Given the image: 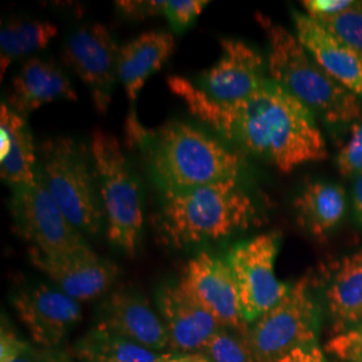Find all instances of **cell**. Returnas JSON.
<instances>
[{
  "label": "cell",
  "instance_id": "obj_34",
  "mask_svg": "<svg viewBox=\"0 0 362 362\" xmlns=\"http://www.w3.org/2000/svg\"><path fill=\"white\" fill-rule=\"evenodd\" d=\"M351 206H353V215L358 226L362 227V173H360L353 187V194H351Z\"/></svg>",
  "mask_w": 362,
  "mask_h": 362
},
{
  "label": "cell",
  "instance_id": "obj_2",
  "mask_svg": "<svg viewBox=\"0 0 362 362\" xmlns=\"http://www.w3.org/2000/svg\"><path fill=\"white\" fill-rule=\"evenodd\" d=\"M128 134L143 148L163 194L240 179L245 165L240 153L191 124L170 121L158 129L146 130L134 116L128 121Z\"/></svg>",
  "mask_w": 362,
  "mask_h": 362
},
{
  "label": "cell",
  "instance_id": "obj_37",
  "mask_svg": "<svg viewBox=\"0 0 362 362\" xmlns=\"http://www.w3.org/2000/svg\"><path fill=\"white\" fill-rule=\"evenodd\" d=\"M43 362H74L65 351L57 349H46Z\"/></svg>",
  "mask_w": 362,
  "mask_h": 362
},
{
  "label": "cell",
  "instance_id": "obj_9",
  "mask_svg": "<svg viewBox=\"0 0 362 362\" xmlns=\"http://www.w3.org/2000/svg\"><path fill=\"white\" fill-rule=\"evenodd\" d=\"M279 246L281 233L272 231L236 243L226 255L233 270L242 315L247 325L254 324L272 310L291 287L275 275Z\"/></svg>",
  "mask_w": 362,
  "mask_h": 362
},
{
  "label": "cell",
  "instance_id": "obj_32",
  "mask_svg": "<svg viewBox=\"0 0 362 362\" xmlns=\"http://www.w3.org/2000/svg\"><path fill=\"white\" fill-rule=\"evenodd\" d=\"M31 344L22 339L11 327L1 325L0 332V362L13 361L15 357L22 354Z\"/></svg>",
  "mask_w": 362,
  "mask_h": 362
},
{
  "label": "cell",
  "instance_id": "obj_6",
  "mask_svg": "<svg viewBox=\"0 0 362 362\" xmlns=\"http://www.w3.org/2000/svg\"><path fill=\"white\" fill-rule=\"evenodd\" d=\"M90 152L104 209L109 242L133 258L139 250L144 227L141 185L113 134L93 132Z\"/></svg>",
  "mask_w": 362,
  "mask_h": 362
},
{
  "label": "cell",
  "instance_id": "obj_26",
  "mask_svg": "<svg viewBox=\"0 0 362 362\" xmlns=\"http://www.w3.org/2000/svg\"><path fill=\"white\" fill-rule=\"evenodd\" d=\"M317 22L362 57V1H356L344 13Z\"/></svg>",
  "mask_w": 362,
  "mask_h": 362
},
{
  "label": "cell",
  "instance_id": "obj_21",
  "mask_svg": "<svg viewBox=\"0 0 362 362\" xmlns=\"http://www.w3.org/2000/svg\"><path fill=\"white\" fill-rule=\"evenodd\" d=\"M38 153L26 117L0 106V176L11 188L37 179Z\"/></svg>",
  "mask_w": 362,
  "mask_h": 362
},
{
  "label": "cell",
  "instance_id": "obj_28",
  "mask_svg": "<svg viewBox=\"0 0 362 362\" xmlns=\"http://www.w3.org/2000/svg\"><path fill=\"white\" fill-rule=\"evenodd\" d=\"M336 164L345 179H356L362 173V124L353 125L348 143L337 155Z\"/></svg>",
  "mask_w": 362,
  "mask_h": 362
},
{
  "label": "cell",
  "instance_id": "obj_16",
  "mask_svg": "<svg viewBox=\"0 0 362 362\" xmlns=\"http://www.w3.org/2000/svg\"><path fill=\"white\" fill-rule=\"evenodd\" d=\"M160 317L167 327L170 353L203 351L220 329L215 317L181 285H164L157 293Z\"/></svg>",
  "mask_w": 362,
  "mask_h": 362
},
{
  "label": "cell",
  "instance_id": "obj_29",
  "mask_svg": "<svg viewBox=\"0 0 362 362\" xmlns=\"http://www.w3.org/2000/svg\"><path fill=\"white\" fill-rule=\"evenodd\" d=\"M325 350L341 361L362 362V324L332 337Z\"/></svg>",
  "mask_w": 362,
  "mask_h": 362
},
{
  "label": "cell",
  "instance_id": "obj_14",
  "mask_svg": "<svg viewBox=\"0 0 362 362\" xmlns=\"http://www.w3.org/2000/svg\"><path fill=\"white\" fill-rule=\"evenodd\" d=\"M28 258L61 291L78 302L93 300L109 293L119 272L116 263L98 257L90 247L55 257L30 247Z\"/></svg>",
  "mask_w": 362,
  "mask_h": 362
},
{
  "label": "cell",
  "instance_id": "obj_23",
  "mask_svg": "<svg viewBox=\"0 0 362 362\" xmlns=\"http://www.w3.org/2000/svg\"><path fill=\"white\" fill-rule=\"evenodd\" d=\"M73 351L79 362H167L170 356V351L157 353L98 326L81 337Z\"/></svg>",
  "mask_w": 362,
  "mask_h": 362
},
{
  "label": "cell",
  "instance_id": "obj_31",
  "mask_svg": "<svg viewBox=\"0 0 362 362\" xmlns=\"http://www.w3.org/2000/svg\"><path fill=\"white\" fill-rule=\"evenodd\" d=\"M354 3L356 0H305L300 4L306 15L314 21H322L349 10Z\"/></svg>",
  "mask_w": 362,
  "mask_h": 362
},
{
  "label": "cell",
  "instance_id": "obj_35",
  "mask_svg": "<svg viewBox=\"0 0 362 362\" xmlns=\"http://www.w3.org/2000/svg\"><path fill=\"white\" fill-rule=\"evenodd\" d=\"M45 354H46V349L30 345L22 354H19L10 362H43Z\"/></svg>",
  "mask_w": 362,
  "mask_h": 362
},
{
  "label": "cell",
  "instance_id": "obj_5",
  "mask_svg": "<svg viewBox=\"0 0 362 362\" xmlns=\"http://www.w3.org/2000/svg\"><path fill=\"white\" fill-rule=\"evenodd\" d=\"M37 172L67 220L82 235H98L104 209L90 146L71 137H52L40 144Z\"/></svg>",
  "mask_w": 362,
  "mask_h": 362
},
{
  "label": "cell",
  "instance_id": "obj_19",
  "mask_svg": "<svg viewBox=\"0 0 362 362\" xmlns=\"http://www.w3.org/2000/svg\"><path fill=\"white\" fill-rule=\"evenodd\" d=\"M324 299L336 336L362 324V248L325 272Z\"/></svg>",
  "mask_w": 362,
  "mask_h": 362
},
{
  "label": "cell",
  "instance_id": "obj_13",
  "mask_svg": "<svg viewBox=\"0 0 362 362\" xmlns=\"http://www.w3.org/2000/svg\"><path fill=\"white\" fill-rule=\"evenodd\" d=\"M219 43L218 62L200 76L196 85L215 103L233 104L267 82V59L240 39L223 38Z\"/></svg>",
  "mask_w": 362,
  "mask_h": 362
},
{
  "label": "cell",
  "instance_id": "obj_11",
  "mask_svg": "<svg viewBox=\"0 0 362 362\" xmlns=\"http://www.w3.org/2000/svg\"><path fill=\"white\" fill-rule=\"evenodd\" d=\"M184 286L218 321L220 327L247 333L233 270L226 257L199 252L188 260L180 276Z\"/></svg>",
  "mask_w": 362,
  "mask_h": 362
},
{
  "label": "cell",
  "instance_id": "obj_38",
  "mask_svg": "<svg viewBox=\"0 0 362 362\" xmlns=\"http://www.w3.org/2000/svg\"><path fill=\"white\" fill-rule=\"evenodd\" d=\"M169 357H170V356H169ZM167 361H168V360H167Z\"/></svg>",
  "mask_w": 362,
  "mask_h": 362
},
{
  "label": "cell",
  "instance_id": "obj_17",
  "mask_svg": "<svg viewBox=\"0 0 362 362\" xmlns=\"http://www.w3.org/2000/svg\"><path fill=\"white\" fill-rule=\"evenodd\" d=\"M296 37L325 71L362 100V57L309 15L293 10Z\"/></svg>",
  "mask_w": 362,
  "mask_h": 362
},
{
  "label": "cell",
  "instance_id": "obj_30",
  "mask_svg": "<svg viewBox=\"0 0 362 362\" xmlns=\"http://www.w3.org/2000/svg\"><path fill=\"white\" fill-rule=\"evenodd\" d=\"M117 10L125 18L143 21L163 15L165 8V0H121L115 1Z\"/></svg>",
  "mask_w": 362,
  "mask_h": 362
},
{
  "label": "cell",
  "instance_id": "obj_18",
  "mask_svg": "<svg viewBox=\"0 0 362 362\" xmlns=\"http://www.w3.org/2000/svg\"><path fill=\"white\" fill-rule=\"evenodd\" d=\"M67 100L77 101V91L65 71L54 61L30 58L13 78L7 101L13 112L27 117L45 105Z\"/></svg>",
  "mask_w": 362,
  "mask_h": 362
},
{
  "label": "cell",
  "instance_id": "obj_1",
  "mask_svg": "<svg viewBox=\"0 0 362 362\" xmlns=\"http://www.w3.org/2000/svg\"><path fill=\"white\" fill-rule=\"evenodd\" d=\"M167 86L189 113L233 148L258 157L282 173L327 157L315 115L272 79L233 104L211 100L194 82L167 78Z\"/></svg>",
  "mask_w": 362,
  "mask_h": 362
},
{
  "label": "cell",
  "instance_id": "obj_4",
  "mask_svg": "<svg viewBox=\"0 0 362 362\" xmlns=\"http://www.w3.org/2000/svg\"><path fill=\"white\" fill-rule=\"evenodd\" d=\"M255 21L267 37L269 78L332 125L356 124L362 117L360 98L318 65L296 34L262 13Z\"/></svg>",
  "mask_w": 362,
  "mask_h": 362
},
{
  "label": "cell",
  "instance_id": "obj_25",
  "mask_svg": "<svg viewBox=\"0 0 362 362\" xmlns=\"http://www.w3.org/2000/svg\"><path fill=\"white\" fill-rule=\"evenodd\" d=\"M203 351L211 362H257L246 333L220 327Z\"/></svg>",
  "mask_w": 362,
  "mask_h": 362
},
{
  "label": "cell",
  "instance_id": "obj_27",
  "mask_svg": "<svg viewBox=\"0 0 362 362\" xmlns=\"http://www.w3.org/2000/svg\"><path fill=\"white\" fill-rule=\"evenodd\" d=\"M207 0H167L164 16L175 33H184L207 7Z\"/></svg>",
  "mask_w": 362,
  "mask_h": 362
},
{
  "label": "cell",
  "instance_id": "obj_24",
  "mask_svg": "<svg viewBox=\"0 0 362 362\" xmlns=\"http://www.w3.org/2000/svg\"><path fill=\"white\" fill-rule=\"evenodd\" d=\"M58 34V27L49 21L34 18H10L0 28V78L13 61L43 50Z\"/></svg>",
  "mask_w": 362,
  "mask_h": 362
},
{
  "label": "cell",
  "instance_id": "obj_33",
  "mask_svg": "<svg viewBox=\"0 0 362 362\" xmlns=\"http://www.w3.org/2000/svg\"><path fill=\"white\" fill-rule=\"evenodd\" d=\"M276 362H327L324 351L317 345L300 346L291 350Z\"/></svg>",
  "mask_w": 362,
  "mask_h": 362
},
{
  "label": "cell",
  "instance_id": "obj_3",
  "mask_svg": "<svg viewBox=\"0 0 362 362\" xmlns=\"http://www.w3.org/2000/svg\"><path fill=\"white\" fill-rule=\"evenodd\" d=\"M153 223L165 243L182 248L258 227L263 215L240 179H231L182 192H164Z\"/></svg>",
  "mask_w": 362,
  "mask_h": 362
},
{
  "label": "cell",
  "instance_id": "obj_36",
  "mask_svg": "<svg viewBox=\"0 0 362 362\" xmlns=\"http://www.w3.org/2000/svg\"><path fill=\"white\" fill-rule=\"evenodd\" d=\"M167 362H211L204 351L194 353H170Z\"/></svg>",
  "mask_w": 362,
  "mask_h": 362
},
{
  "label": "cell",
  "instance_id": "obj_22",
  "mask_svg": "<svg viewBox=\"0 0 362 362\" xmlns=\"http://www.w3.org/2000/svg\"><path fill=\"white\" fill-rule=\"evenodd\" d=\"M298 224L315 239H326L344 220L348 209L345 189L330 181H310L293 200Z\"/></svg>",
  "mask_w": 362,
  "mask_h": 362
},
{
  "label": "cell",
  "instance_id": "obj_7",
  "mask_svg": "<svg viewBox=\"0 0 362 362\" xmlns=\"http://www.w3.org/2000/svg\"><path fill=\"white\" fill-rule=\"evenodd\" d=\"M315 287L314 276L305 274L247 330L257 362H276L291 350L317 345L321 308Z\"/></svg>",
  "mask_w": 362,
  "mask_h": 362
},
{
  "label": "cell",
  "instance_id": "obj_10",
  "mask_svg": "<svg viewBox=\"0 0 362 362\" xmlns=\"http://www.w3.org/2000/svg\"><path fill=\"white\" fill-rule=\"evenodd\" d=\"M119 47L101 23L74 30L66 39L64 62L88 86L98 115H106L118 78Z\"/></svg>",
  "mask_w": 362,
  "mask_h": 362
},
{
  "label": "cell",
  "instance_id": "obj_8",
  "mask_svg": "<svg viewBox=\"0 0 362 362\" xmlns=\"http://www.w3.org/2000/svg\"><path fill=\"white\" fill-rule=\"evenodd\" d=\"M10 199L13 231L46 255H67L88 248L83 235L67 220L39 177L13 187Z\"/></svg>",
  "mask_w": 362,
  "mask_h": 362
},
{
  "label": "cell",
  "instance_id": "obj_15",
  "mask_svg": "<svg viewBox=\"0 0 362 362\" xmlns=\"http://www.w3.org/2000/svg\"><path fill=\"white\" fill-rule=\"evenodd\" d=\"M97 326L157 353L169 350L163 318L156 314L149 300L133 288L119 287L109 293L100 306Z\"/></svg>",
  "mask_w": 362,
  "mask_h": 362
},
{
  "label": "cell",
  "instance_id": "obj_12",
  "mask_svg": "<svg viewBox=\"0 0 362 362\" xmlns=\"http://www.w3.org/2000/svg\"><path fill=\"white\" fill-rule=\"evenodd\" d=\"M13 310L42 349H57L66 334L82 320L79 302L59 288L38 284L18 290Z\"/></svg>",
  "mask_w": 362,
  "mask_h": 362
},
{
  "label": "cell",
  "instance_id": "obj_20",
  "mask_svg": "<svg viewBox=\"0 0 362 362\" xmlns=\"http://www.w3.org/2000/svg\"><path fill=\"white\" fill-rule=\"evenodd\" d=\"M173 52L175 37L165 30L145 31L119 47L118 79L130 104H136L146 81L160 71Z\"/></svg>",
  "mask_w": 362,
  "mask_h": 362
}]
</instances>
